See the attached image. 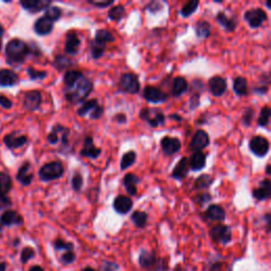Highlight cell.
I'll list each match as a JSON object with an SVG mask.
<instances>
[{"label":"cell","mask_w":271,"mask_h":271,"mask_svg":"<svg viewBox=\"0 0 271 271\" xmlns=\"http://www.w3.org/2000/svg\"><path fill=\"white\" fill-rule=\"evenodd\" d=\"M64 83L65 98L73 105L84 103L93 89L91 80L77 70H69L66 72Z\"/></svg>","instance_id":"obj_1"},{"label":"cell","mask_w":271,"mask_h":271,"mask_svg":"<svg viewBox=\"0 0 271 271\" xmlns=\"http://www.w3.org/2000/svg\"><path fill=\"white\" fill-rule=\"evenodd\" d=\"M30 48L21 40H13L6 47V54L10 64H22L30 53Z\"/></svg>","instance_id":"obj_2"},{"label":"cell","mask_w":271,"mask_h":271,"mask_svg":"<svg viewBox=\"0 0 271 271\" xmlns=\"http://www.w3.org/2000/svg\"><path fill=\"white\" fill-rule=\"evenodd\" d=\"M64 166L60 161H53L45 164L40 170V178L43 181L60 179L64 175Z\"/></svg>","instance_id":"obj_3"},{"label":"cell","mask_w":271,"mask_h":271,"mask_svg":"<svg viewBox=\"0 0 271 271\" xmlns=\"http://www.w3.org/2000/svg\"><path fill=\"white\" fill-rule=\"evenodd\" d=\"M140 118L148 122L151 127H158L166 122V115L158 108H143L140 111Z\"/></svg>","instance_id":"obj_4"},{"label":"cell","mask_w":271,"mask_h":271,"mask_svg":"<svg viewBox=\"0 0 271 271\" xmlns=\"http://www.w3.org/2000/svg\"><path fill=\"white\" fill-rule=\"evenodd\" d=\"M119 88L122 92L136 94L140 91V82L137 75L132 73H124L120 77Z\"/></svg>","instance_id":"obj_5"},{"label":"cell","mask_w":271,"mask_h":271,"mask_svg":"<svg viewBox=\"0 0 271 271\" xmlns=\"http://www.w3.org/2000/svg\"><path fill=\"white\" fill-rule=\"evenodd\" d=\"M244 18L250 26V28L257 29L267 21V13L263 9L255 8L246 11Z\"/></svg>","instance_id":"obj_6"},{"label":"cell","mask_w":271,"mask_h":271,"mask_svg":"<svg viewBox=\"0 0 271 271\" xmlns=\"http://www.w3.org/2000/svg\"><path fill=\"white\" fill-rule=\"evenodd\" d=\"M210 236L216 243L227 245L232 239L231 229L226 225H216L210 230Z\"/></svg>","instance_id":"obj_7"},{"label":"cell","mask_w":271,"mask_h":271,"mask_svg":"<svg viewBox=\"0 0 271 271\" xmlns=\"http://www.w3.org/2000/svg\"><path fill=\"white\" fill-rule=\"evenodd\" d=\"M249 149L257 157H265L269 152V141L263 136H255L249 142Z\"/></svg>","instance_id":"obj_8"},{"label":"cell","mask_w":271,"mask_h":271,"mask_svg":"<svg viewBox=\"0 0 271 271\" xmlns=\"http://www.w3.org/2000/svg\"><path fill=\"white\" fill-rule=\"evenodd\" d=\"M143 98L150 103H163L168 100V94L158 87L147 86L143 91Z\"/></svg>","instance_id":"obj_9"},{"label":"cell","mask_w":271,"mask_h":271,"mask_svg":"<svg viewBox=\"0 0 271 271\" xmlns=\"http://www.w3.org/2000/svg\"><path fill=\"white\" fill-rule=\"evenodd\" d=\"M210 144V138L209 134L202 129H199L193 136V138L190 143V149L193 152H201L206 148L209 147Z\"/></svg>","instance_id":"obj_10"},{"label":"cell","mask_w":271,"mask_h":271,"mask_svg":"<svg viewBox=\"0 0 271 271\" xmlns=\"http://www.w3.org/2000/svg\"><path fill=\"white\" fill-rule=\"evenodd\" d=\"M161 148L164 153V155L167 156H173V155L177 154L181 150V142L177 138H172V137H163L161 139Z\"/></svg>","instance_id":"obj_11"},{"label":"cell","mask_w":271,"mask_h":271,"mask_svg":"<svg viewBox=\"0 0 271 271\" xmlns=\"http://www.w3.org/2000/svg\"><path fill=\"white\" fill-rule=\"evenodd\" d=\"M227 88H228L227 81L224 77L216 75L209 80V89L214 96L224 95L225 92L227 91Z\"/></svg>","instance_id":"obj_12"},{"label":"cell","mask_w":271,"mask_h":271,"mask_svg":"<svg viewBox=\"0 0 271 271\" xmlns=\"http://www.w3.org/2000/svg\"><path fill=\"white\" fill-rule=\"evenodd\" d=\"M102 151L98 149L93 144V139L91 137H86L84 140L83 149L80 152V155L82 157L90 158V159H96L100 157Z\"/></svg>","instance_id":"obj_13"},{"label":"cell","mask_w":271,"mask_h":271,"mask_svg":"<svg viewBox=\"0 0 271 271\" xmlns=\"http://www.w3.org/2000/svg\"><path fill=\"white\" fill-rule=\"evenodd\" d=\"M81 47V40L79 35L74 32H70L67 34L66 43H65V52L68 55H76L79 53Z\"/></svg>","instance_id":"obj_14"},{"label":"cell","mask_w":271,"mask_h":271,"mask_svg":"<svg viewBox=\"0 0 271 271\" xmlns=\"http://www.w3.org/2000/svg\"><path fill=\"white\" fill-rule=\"evenodd\" d=\"M24 103H25V107L28 110H30V111L37 110L41 107V104H42V93L37 90L27 92L25 94Z\"/></svg>","instance_id":"obj_15"},{"label":"cell","mask_w":271,"mask_h":271,"mask_svg":"<svg viewBox=\"0 0 271 271\" xmlns=\"http://www.w3.org/2000/svg\"><path fill=\"white\" fill-rule=\"evenodd\" d=\"M132 206H133L132 200L125 195H119L113 200L114 211L122 215L127 214L128 212H130V210L132 209Z\"/></svg>","instance_id":"obj_16"},{"label":"cell","mask_w":271,"mask_h":271,"mask_svg":"<svg viewBox=\"0 0 271 271\" xmlns=\"http://www.w3.org/2000/svg\"><path fill=\"white\" fill-rule=\"evenodd\" d=\"M252 196L258 200V201H263L269 199L271 196V183L269 179H265L263 181L259 182L258 188L254 189L252 192Z\"/></svg>","instance_id":"obj_17"},{"label":"cell","mask_w":271,"mask_h":271,"mask_svg":"<svg viewBox=\"0 0 271 271\" xmlns=\"http://www.w3.org/2000/svg\"><path fill=\"white\" fill-rule=\"evenodd\" d=\"M54 23L50 21L49 18H47L46 16H43L41 18H38L34 24V31L38 35H48L52 32Z\"/></svg>","instance_id":"obj_18"},{"label":"cell","mask_w":271,"mask_h":271,"mask_svg":"<svg viewBox=\"0 0 271 271\" xmlns=\"http://www.w3.org/2000/svg\"><path fill=\"white\" fill-rule=\"evenodd\" d=\"M207 156L202 152H194L189 159V167L192 171L198 172L206 167Z\"/></svg>","instance_id":"obj_19"},{"label":"cell","mask_w":271,"mask_h":271,"mask_svg":"<svg viewBox=\"0 0 271 271\" xmlns=\"http://www.w3.org/2000/svg\"><path fill=\"white\" fill-rule=\"evenodd\" d=\"M21 5L27 11L31 13H37L49 8L51 6V3L44 2V0H26V2H22Z\"/></svg>","instance_id":"obj_20"},{"label":"cell","mask_w":271,"mask_h":271,"mask_svg":"<svg viewBox=\"0 0 271 271\" xmlns=\"http://www.w3.org/2000/svg\"><path fill=\"white\" fill-rule=\"evenodd\" d=\"M189 159L187 157H182L180 161L176 164L175 168H174L172 172V177L175 178L177 180H182L183 178H186L189 174Z\"/></svg>","instance_id":"obj_21"},{"label":"cell","mask_w":271,"mask_h":271,"mask_svg":"<svg viewBox=\"0 0 271 271\" xmlns=\"http://www.w3.org/2000/svg\"><path fill=\"white\" fill-rule=\"evenodd\" d=\"M140 182V178L134 175L132 173H128L125 175L124 179H123V185L125 187V190L128 193V195L130 196H136L138 193L137 190V186L138 183Z\"/></svg>","instance_id":"obj_22"},{"label":"cell","mask_w":271,"mask_h":271,"mask_svg":"<svg viewBox=\"0 0 271 271\" xmlns=\"http://www.w3.org/2000/svg\"><path fill=\"white\" fill-rule=\"evenodd\" d=\"M205 217L212 221L221 222L226 219V212L218 205H211L205 213Z\"/></svg>","instance_id":"obj_23"},{"label":"cell","mask_w":271,"mask_h":271,"mask_svg":"<svg viewBox=\"0 0 271 271\" xmlns=\"http://www.w3.org/2000/svg\"><path fill=\"white\" fill-rule=\"evenodd\" d=\"M28 141V138L26 136H16L15 133H10L8 136H6L4 142L7 145L9 149H18L22 148L23 145H25Z\"/></svg>","instance_id":"obj_24"},{"label":"cell","mask_w":271,"mask_h":271,"mask_svg":"<svg viewBox=\"0 0 271 271\" xmlns=\"http://www.w3.org/2000/svg\"><path fill=\"white\" fill-rule=\"evenodd\" d=\"M0 222L5 226L22 225L23 217L15 211H6L4 214L0 216Z\"/></svg>","instance_id":"obj_25"},{"label":"cell","mask_w":271,"mask_h":271,"mask_svg":"<svg viewBox=\"0 0 271 271\" xmlns=\"http://www.w3.org/2000/svg\"><path fill=\"white\" fill-rule=\"evenodd\" d=\"M30 170L31 164L26 162L17 173V180L24 186H29L33 180V174L30 172Z\"/></svg>","instance_id":"obj_26"},{"label":"cell","mask_w":271,"mask_h":271,"mask_svg":"<svg viewBox=\"0 0 271 271\" xmlns=\"http://www.w3.org/2000/svg\"><path fill=\"white\" fill-rule=\"evenodd\" d=\"M157 262V257L155 251H147V250H142L141 253L139 255V264L143 268H151L154 267L155 264Z\"/></svg>","instance_id":"obj_27"},{"label":"cell","mask_w":271,"mask_h":271,"mask_svg":"<svg viewBox=\"0 0 271 271\" xmlns=\"http://www.w3.org/2000/svg\"><path fill=\"white\" fill-rule=\"evenodd\" d=\"M216 22L228 32H234L236 29V22L233 18H229L224 12H218L216 15Z\"/></svg>","instance_id":"obj_28"},{"label":"cell","mask_w":271,"mask_h":271,"mask_svg":"<svg viewBox=\"0 0 271 271\" xmlns=\"http://www.w3.org/2000/svg\"><path fill=\"white\" fill-rule=\"evenodd\" d=\"M188 89V83L185 77L178 76L174 79L173 82V87H172V94L175 98H178V96L182 95Z\"/></svg>","instance_id":"obj_29"},{"label":"cell","mask_w":271,"mask_h":271,"mask_svg":"<svg viewBox=\"0 0 271 271\" xmlns=\"http://www.w3.org/2000/svg\"><path fill=\"white\" fill-rule=\"evenodd\" d=\"M18 80L17 74L9 69L0 70V85L2 86H13Z\"/></svg>","instance_id":"obj_30"},{"label":"cell","mask_w":271,"mask_h":271,"mask_svg":"<svg viewBox=\"0 0 271 271\" xmlns=\"http://www.w3.org/2000/svg\"><path fill=\"white\" fill-rule=\"evenodd\" d=\"M233 90L238 96H244L248 93V82L243 76H237L233 81Z\"/></svg>","instance_id":"obj_31"},{"label":"cell","mask_w":271,"mask_h":271,"mask_svg":"<svg viewBox=\"0 0 271 271\" xmlns=\"http://www.w3.org/2000/svg\"><path fill=\"white\" fill-rule=\"evenodd\" d=\"M195 32L198 38H208L211 35V25L207 21H199L195 25Z\"/></svg>","instance_id":"obj_32"},{"label":"cell","mask_w":271,"mask_h":271,"mask_svg":"<svg viewBox=\"0 0 271 271\" xmlns=\"http://www.w3.org/2000/svg\"><path fill=\"white\" fill-rule=\"evenodd\" d=\"M100 104L98 103V100H89V101H85L81 107L77 109V114L80 117H85L86 114H90L96 107H98Z\"/></svg>","instance_id":"obj_33"},{"label":"cell","mask_w":271,"mask_h":271,"mask_svg":"<svg viewBox=\"0 0 271 271\" xmlns=\"http://www.w3.org/2000/svg\"><path fill=\"white\" fill-rule=\"evenodd\" d=\"M149 215L148 213H145L143 211H136L131 214V221L133 222V225L137 228H144L147 226Z\"/></svg>","instance_id":"obj_34"},{"label":"cell","mask_w":271,"mask_h":271,"mask_svg":"<svg viewBox=\"0 0 271 271\" xmlns=\"http://www.w3.org/2000/svg\"><path fill=\"white\" fill-rule=\"evenodd\" d=\"M12 178L7 173L0 172V195H6L12 189Z\"/></svg>","instance_id":"obj_35"},{"label":"cell","mask_w":271,"mask_h":271,"mask_svg":"<svg viewBox=\"0 0 271 271\" xmlns=\"http://www.w3.org/2000/svg\"><path fill=\"white\" fill-rule=\"evenodd\" d=\"M114 40L115 38H114L113 34L108 30H105V29H102V30H98L95 32L94 41L98 42V43L106 45L107 43L114 42Z\"/></svg>","instance_id":"obj_36"},{"label":"cell","mask_w":271,"mask_h":271,"mask_svg":"<svg viewBox=\"0 0 271 271\" xmlns=\"http://www.w3.org/2000/svg\"><path fill=\"white\" fill-rule=\"evenodd\" d=\"M136 159H137V154H136V152L129 151L127 153H125L121 159V166H120L121 170L125 171L128 168L132 167L136 162Z\"/></svg>","instance_id":"obj_37"},{"label":"cell","mask_w":271,"mask_h":271,"mask_svg":"<svg viewBox=\"0 0 271 271\" xmlns=\"http://www.w3.org/2000/svg\"><path fill=\"white\" fill-rule=\"evenodd\" d=\"M213 183V177H211L208 174H203L199 176L194 183V188L196 190H206Z\"/></svg>","instance_id":"obj_38"},{"label":"cell","mask_w":271,"mask_h":271,"mask_svg":"<svg viewBox=\"0 0 271 271\" xmlns=\"http://www.w3.org/2000/svg\"><path fill=\"white\" fill-rule=\"evenodd\" d=\"M106 49V45L98 43L95 41H92L90 43V52H91V56L93 60H99L100 57H102V55L104 54Z\"/></svg>","instance_id":"obj_39"},{"label":"cell","mask_w":271,"mask_h":271,"mask_svg":"<svg viewBox=\"0 0 271 271\" xmlns=\"http://www.w3.org/2000/svg\"><path fill=\"white\" fill-rule=\"evenodd\" d=\"M199 6V2H197V0H191V2L187 3L185 6L182 7L181 11H180V14L183 16V17H190L192 14H194L196 12V10Z\"/></svg>","instance_id":"obj_40"},{"label":"cell","mask_w":271,"mask_h":271,"mask_svg":"<svg viewBox=\"0 0 271 271\" xmlns=\"http://www.w3.org/2000/svg\"><path fill=\"white\" fill-rule=\"evenodd\" d=\"M124 15H125V9L121 5L112 7L108 12V18L113 22H120L124 17Z\"/></svg>","instance_id":"obj_41"},{"label":"cell","mask_w":271,"mask_h":271,"mask_svg":"<svg viewBox=\"0 0 271 271\" xmlns=\"http://www.w3.org/2000/svg\"><path fill=\"white\" fill-rule=\"evenodd\" d=\"M62 14H63V11L62 9L59 8V7H49L48 9H46V12H45V15L47 18H49L50 21H52L53 23L57 22L59 19L62 17Z\"/></svg>","instance_id":"obj_42"},{"label":"cell","mask_w":271,"mask_h":271,"mask_svg":"<svg viewBox=\"0 0 271 271\" xmlns=\"http://www.w3.org/2000/svg\"><path fill=\"white\" fill-rule=\"evenodd\" d=\"M71 65H72L71 61L68 59V57L64 56V55L56 56L54 62H53V66L56 68L57 70H60V71L66 69V68H69Z\"/></svg>","instance_id":"obj_43"},{"label":"cell","mask_w":271,"mask_h":271,"mask_svg":"<svg viewBox=\"0 0 271 271\" xmlns=\"http://www.w3.org/2000/svg\"><path fill=\"white\" fill-rule=\"evenodd\" d=\"M269 118H270V108L268 106H265L264 108H262L259 113V117L257 119V124L260 127H266L269 124Z\"/></svg>","instance_id":"obj_44"},{"label":"cell","mask_w":271,"mask_h":271,"mask_svg":"<svg viewBox=\"0 0 271 271\" xmlns=\"http://www.w3.org/2000/svg\"><path fill=\"white\" fill-rule=\"evenodd\" d=\"M54 248L59 251L66 250L68 252V251H73L74 245L72 243H67V241L63 240L62 238H59L54 241Z\"/></svg>","instance_id":"obj_45"},{"label":"cell","mask_w":271,"mask_h":271,"mask_svg":"<svg viewBox=\"0 0 271 271\" xmlns=\"http://www.w3.org/2000/svg\"><path fill=\"white\" fill-rule=\"evenodd\" d=\"M83 183H84L83 176L81 175L80 173H75L72 177V180H71V185H72L73 190L76 192L81 191V189L83 187Z\"/></svg>","instance_id":"obj_46"},{"label":"cell","mask_w":271,"mask_h":271,"mask_svg":"<svg viewBox=\"0 0 271 271\" xmlns=\"http://www.w3.org/2000/svg\"><path fill=\"white\" fill-rule=\"evenodd\" d=\"M254 117V111L252 108H247L243 114V124L246 125V126H250L251 123H252V119Z\"/></svg>","instance_id":"obj_47"},{"label":"cell","mask_w":271,"mask_h":271,"mask_svg":"<svg viewBox=\"0 0 271 271\" xmlns=\"http://www.w3.org/2000/svg\"><path fill=\"white\" fill-rule=\"evenodd\" d=\"M28 73H29V75H30L32 80H42V79H45V77L47 76V72L35 70L34 68H29Z\"/></svg>","instance_id":"obj_48"},{"label":"cell","mask_w":271,"mask_h":271,"mask_svg":"<svg viewBox=\"0 0 271 271\" xmlns=\"http://www.w3.org/2000/svg\"><path fill=\"white\" fill-rule=\"evenodd\" d=\"M75 259H76V256H75L73 251H68V252H66L62 255L61 262L65 265H68V264H72L73 262H75Z\"/></svg>","instance_id":"obj_49"},{"label":"cell","mask_w":271,"mask_h":271,"mask_svg":"<svg viewBox=\"0 0 271 271\" xmlns=\"http://www.w3.org/2000/svg\"><path fill=\"white\" fill-rule=\"evenodd\" d=\"M34 255H35V252L32 248H29V247L25 248L22 252V262L27 263L28 260L31 259Z\"/></svg>","instance_id":"obj_50"},{"label":"cell","mask_w":271,"mask_h":271,"mask_svg":"<svg viewBox=\"0 0 271 271\" xmlns=\"http://www.w3.org/2000/svg\"><path fill=\"white\" fill-rule=\"evenodd\" d=\"M103 113H104V108H103V106L99 105L98 107H96V108L89 114V118H90L91 120H98V119H100V118L102 117Z\"/></svg>","instance_id":"obj_51"},{"label":"cell","mask_w":271,"mask_h":271,"mask_svg":"<svg viewBox=\"0 0 271 271\" xmlns=\"http://www.w3.org/2000/svg\"><path fill=\"white\" fill-rule=\"evenodd\" d=\"M196 203L198 205H205V203L209 202L211 200V196L208 194V193H205V194H199L196 196V198L194 199Z\"/></svg>","instance_id":"obj_52"},{"label":"cell","mask_w":271,"mask_h":271,"mask_svg":"<svg viewBox=\"0 0 271 271\" xmlns=\"http://www.w3.org/2000/svg\"><path fill=\"white\" fill-rule=\"evenodd\" d=\"M88 4L96 8H107L113 5V2L112 0H110V2H92V0H88Z\"/></svg>","instance_id":"obj_53"},{"label":"cell","mask_w":271,"mask_h":271,"mask_svg":"<svg viewBox=\"0 0 271 271\" xmlns=\"http://www.w3.org/2000/svg\"><path fill=\"white\" fill-rule=\"evenodd\" d=\"M0 105H2L4 108L9 109V108H11V107H12V102L10 101V100L7 98V96H5V95H0Z\"/></svg>","instance_id":"obj_54"},{"label":"cell","mask_w":271,"mask_h":271,"mask_svg":"<svg viewBox=\"0 0 271 271\" xmlns=\"http://www.w3.org/2000/svg\"><path fill=\"white\" fill-rule=\"evenodd\" d=\"M11 205V200H10L6 195H0V209L9 207Z\"/></svg>","instance_id":"obj_55"},{"label":"cell","mask_w":271,"mask_h":271,"mask_svg":"<svg viewBox=\"0 0 271 271\" xmlns=\"http://www.w3.org/2000/svg\"><path fill=\"white\" fill-rule=\"evenodd\" d=\"M106 264H107V266L104 267V270L105 271H115L118 270V265L114 264V263H109V262H105Z\"/></svg>","instance_id":"obj_56"},{"label":"cell","mask_w":271,"mask_h":271,"mask_svg":"<svg viewBox=\"0 0 271 271\" xmlns=\"http://www.w3.org/2000/svg\"><path fill=\"white\" fill-rule=\"evenodd\" d=\"M115 119H117V121L120 123V124H124V123H126V117H125V114L123 113H120L118 115H115Z\"/></svg>","instance_id":"obj_57"},{"label":"cell","mask_w":271,"mask_h":271,"mask_svg":"<svg viewBox=\"0 0 271 271\" xmlns=\"http://www.w3.org/2000/svg\"><path fill=\"white\" fill-rule=\"evenodd\" d=\"M29 271H44V269L41 266H33Z\"/></svg>","instance_id":"obj_58"},{"label":"cell","mask_w":271,"mask_h":271,"mask_svg":"<svg viewBox=\"0 0 271 271\" xmlns=\"http://www.w3.org/2000/svg\"><path fill=\"white\" fill-rule=\"evenodd\" d=\"M265 219H266L267 227H268V230H269V228H270V214H269V213H267V214L265 215Z\"/></svg>","instance_id":"obj_59"},{"label":"cell","mask_w":271,"mask_h":271,"mask_svg":"<svg viewBox=\"0 0 271 271\" xmlns=\"http://www.w3.org/2000/svg\"><path fill=\"white\" fill-rule=\"evenodd\" d=\"M171 118H175L174 120H176V121H181L182 120V118L180 117V115H178V114H172Z\"/></svg>","instance_id":"obj_60"},{"label":"cell","mask_w":271,"mask_h":271,"mask_svg":"<svg viewBox=\"0 0 271 271\" xmlns=\"http://www.w3.org/2000/svg\"><path fill=\"white\" fill-rule=\"evenodd\" d=\"M0 271H6V264L0 263Z\"/></svg>","instance_id":"obj_61"},{"label":"cell","mask_w":271,"mask_h":271,"mask_svg":"<svg viewBox=\"0 0 271 271\" xmlns=\"http://www.w3.org/2000/svg\"><path fill=\"white\" fill-rule=\"evenodd\" d=\"M82 271H96V270H94V269H92V268H90V267H86V268L83 269Z\"/></svg>","instance_id":"obj_62"},{"label":"cell","mask_w":271,"mask_h":271,"mask_svg":"<svg viewBox=\"0 0 271 271\" xmlns=\"http://www.w3.org/2000/svg\"><path fill=\"white\" fill-rule=\"evenodd\" d=\"M266 173L268 174V175H270V166H269V164L266 167Z\"/></svg>","instance_id":"obj_63"},{"label":"cell","mask_w":271,"mask_h":271,"mask_svg":"<svg viewBox=\"0 0 271 271\" xmlns=\"http://www.w3.org/2000/svg\"><path fill=\"white\" fill-rule=\"evenodd\" d=\"M0 49H2V40H0Z\"/></svg>","instance_id":"obj_64"}]
</instances>
